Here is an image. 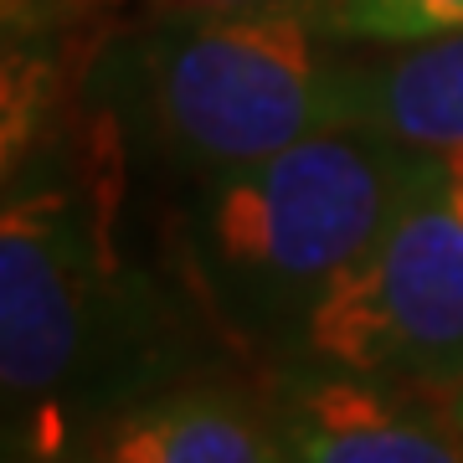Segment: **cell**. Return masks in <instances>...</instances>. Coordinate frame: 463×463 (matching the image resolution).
I'll return each instance as SVG.
<instances>
[{"mask_svg":"<svg viewBox=\"0 0 463 463\" xmlns=\"http://www.w3.org/2000/svg\"><path fill=\"white\" fill-rule=\"evenodd\" d=\"M103 160L5 175L0 386L11 458H47L118 407L196 376L191 325L109 237Z\"/></svg>","mask_w":463,"mask_h":463,"instance_id":"1","label":"cell"},{"mask_svg":"<svg viewBox=\"0 0 463 463\" xmlns=\"http://www.w3.org/2000/svg\"><path fill=\"white\" fill-rule=\"evenodd\" d=\"M422 160L428 149L340 124L201 181L181 222L196 304L232 345L279 361L309 309L386 232Z\"/></svg>","mask_w":463,"mask_h":463,"instance_id":"2","label":"cell"},{"mask_svg":"<svg viewBox=\"0 0 463 463\" xmlns=\"http://www.w3.org/2000/svg\"><path fill=\"white\" fill-rule=\"evenodd\" d=\"M330 5L165 11L103 72L124 129L191 185L361 124V62Z\"/></svg>","mask_w":463,"mask_h":463,"instance_id":"3","label":"cell"},{"mask_svg":"<svg viewBox=\"0 0 463 463\" xmlns=\"http://www.w3.org/2000/svg\"><path fill=\"white\" fill-rule=\"evenodd\" d=\"M283 361L432 392L463 381V216L443 201L432 149L386 232L268 365Z\"/></svg>","mask_w":463,"mask_h":463,"instance_id":"4","label":"cell"},{"mask_svg":"<svg viewBox=\"0 0 463 463\" xmlns=\"http://www.w3.org/2000/svg\"><path fill=\"white\" fill-rule=\"evenodd\" d=\"M263 397L288 463H463V428L432 386L283 361Z\"/></svg>","mask_w":463,"mask_h":463,"instance_id":"5","label":"cell"},{"mask_svg":"<svg viewBox=\"0 0 463 463\" xmlns=\"http://www.w3.org/2000/svg\"><path fill=\"white\" fill-rule=\"evenodd\" d=\"M99 463H288L263 392L227 376H181L88 432Z\"/></svg>","mask_w":463,"mask_h":463,"instance_id":"6","label":"cell"},{"mask_svg":"<svg viewBox=\"0 0 463 463\" xmlns=\"http://www.w3.org/2000/svg\"><path fill=\"white\" fill-rule=\"evenodd\" d=\"M361 124L412 149H463V32L361 62Z\"/></svg>","mask_w":463,"mask_h":463,"instance_id":"7","label":"cell"},{"mask_svg":"<svg viewBox=\"0 0 463 463\" xmlns=\"http://www.w3.org/2000/svg\"><path fill=\"white\" fill-rule=\"evenodd\" d=\"M330 21L345 42L412 47L463 32V0H335Z\"/></svg>","mask_w":463,"mask_h":463,"instance_id":"8","label":"cell"},{"mask_svg":"<svg viewBox=\"0 0 463 463\" xmlns=\"http://www.w3.org/2000/svg\"><path fill=\"white\" fill-rule=\"evenodd\" d=\"M160 11H263V5H335V0H149Z\"/></svg>","mask_w":463,"mask_h":463,"instance_id":"9","label":"cell"},{"mask_svg":"<svg viewBox=\"0 0 463 463\" xmlns=\"http://www.w3.org/2000/svg\"><path fill=\"white\" fill-rule=\"evenodd\" d=\"M438 160V185H443V201L463 216V149H432Z\"/></svg>","mask_w":463,"mask_h":463,"instance_id":"10","label":"cell"},{"mask_svg":"<svg viewBox=\"0 0 463 463\" xmlns=\"http://www.w3.org/2000/svg\"><path fill=\"white\" fill-rule=\"evenodd\" d=\"M11 463H99V458H93L88 438H78V443H67L62 453H47V458H11Z\"/></svg>","mask_w":463,"mask_h":463,"instance_id":"11","label":"cell"},{"mask_svg":"<svg viewBox=\"0 0 463 463\" xmlns=\"http://www.w3.org/2000/svg\"><path fill=\"white\" fill-rule=\"evenodd\" d=\"M448 407H453V417H458V428H463V381L448 392Z\"/></svg>","mask_w":463,"mask_h":463,"instance_id":"12","label":"cell"}]
</instances>
